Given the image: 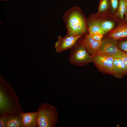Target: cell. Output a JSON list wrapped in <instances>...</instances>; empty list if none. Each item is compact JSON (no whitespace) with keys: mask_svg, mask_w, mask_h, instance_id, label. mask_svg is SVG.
Listing matches in <instances>:
<instances>
[{"mask_svg":"<svg viewBox=\"0 0 127 127\" xmlns=\"http://www.w3.org/2000/svg\"><path fill=\"white\" fill-rule=\"evenodd\" d=\"M117 40L108 37L102 40V45L99 53L113 58H121L126 53L119 48Z\"/></svg>","mask_w":127,"mask_h":127,"instance_id":"obj_6","label":"cell"},{"mask_svg":"<svg viewBox=\"0 0 127 127\" xmlns=\"http://www.w3.org/2000/svg\"><path fill=\"white\" fill-rule=\"evenodd\" d=\"M70 49L69 61L71 64L82 66L93 62L92 56L88 53L81 41L78 40Z\"/></svg>","mask_w":127,"mask_h":127,"instance_id":"obj_4","label":"cell"},{"mask_svg":"<svg viewBox=\"0 0 127 127\" xmlns=\"http://www.w3.org/2000/svg\"><path fill=\"white\" fill-rule=\"evenodd\" d=\"M120 58L123 64L127 67V53H126Z\"/></svg>","mask_w":127,"mask_h":127,"instance_id":"obj_21","label":"cell"},{"mask_svg":"<svg viewBox=\"0 0 127 127\" xmlns=\"http://www.w3.org/2000/svg\"><path fill=\"white\" fill-rule=\"evenodd\" d=\"M108 37L117 40L127 38V24L119 22L116 27L108 32Z\"/></svg>","mask_w":127,"mask_h":127,"instance_id":"obj_10","label":"cell"},{"mask_svg":"<svg viewBox=\"0 0 127 127\" xmlns=\"http://www.w3.org/2000/svg\"><path fill=\"white\" fill-rule=\"evenodd\" d=\"M63 19L67 30L66 36H82L88 31L86 19L78 7L74 6L67 10L63 15Z\"/></svg>","mask_w":127,"mask_h":127,"instance_id":"obj_2","label":"cell"},{"mask_svg":"<svg viewBox=\"0 0 127 127\" xmlns=\"http://www.w3.org/2000/svg\"><path fill=\"white\" fill-rule=\"evenodd\" d=\"M106 12L95 14H90L87 20L92 21L99 25L106 34L114 28L115 22L109 19L104 18Z\"/></svg>","mask_w":127,"mask_h":127,"instance_id":"obj_7","label":"cell"},{"mask_svg":"<svg viewBox=\"0 0 127 127\" xmlns=\"http://www.w3.org/2000/svg\"><path fill=\"white\" fill-rule=\"evenodd\" d=\"M86 22L89 34L91 35L99 34L103 35L106 34L102 28L97 24L86 19Z\"/></svg>","mask_w":127,"mask_h":127,"instance_id":"obj_15","label":"cell"},{"mask_svg":"<svg viewBox=\"0 0 127 127\" xmlns=\"http://www.w3.org/2000/svg\"><path fill=\"white\" fill-rule=\"evenodd\" d=\"M124 15L125 16V17L124 18V22L125 23L127 24V5L124 12Z\"/></svg>","mask_w":127,"mask_h":127,"instance_id":"obj_22","label":"cell"},{"mask_svg":"<svg viewBox=\"0 0 127 127\" xmlns=\"http://www.w3.org/2000/svg\"><path fill=\"white\" fill-rule=\"evenodd\" d=\"M4 0V1H6V0Z\"/></svg>","mask_w":127,"mask_h":127,"instance_id":"obj_23","label":"cell"},{"mask_svg":"<svg viewBox=\"0 0 127 127\" xmlns=\"http://www.w3.org/2000/svg\"><path fill=\"white\" fill-rule=\"evenodd\" d=\"M109 8V0H100L97 13H99L107 11Z\"/></svg>","mask_w":127,"mask_h":127,"instance_id":"obj_16","label":"cell"},{"mask_svg":"<svg viewBox=\"0 0 127 127\" xmlns=\"http://www.w3.org/2000/svg\"><path fill=\"white\" fill-rule=\"evenodd\" d=\"M6 127H23L20 115H8Z\"/></svg>","mask_w":127,"mask_h":127,"instance_id":"obj_14","label":"cell"},{"mask_svg":"<svg viewBox=\"0 0 127 127\" xmlns=\"http://www.w3.org/2000/svg\"><path fill=\"white\" fill-rule=\"evenodd\" d=\"M20 115L23 127L37 126L36 112H24Z\"/></svg>","mask_w":127,"mask_h":127,"instance_id":"obj_12","label":"cell"},{"mask_svg":"<svg viewBox=\"0 0 127 127\" xmlns=\"http://www.w3.org/2000/svg\"><path fill=\"white\" fill-rule=\"evenodd\" d=\"M95 41L98 42H101L103 35L99 34H95L91 35Z\"/></svg>","mask_w":127,"mask_h":127,"instance_id":"obj_20","label":"cell"},{"mask_svg":"<svg viewBox=\"0 0 127 127\" xmlns=\"http://www.w3.org/2000/svg\"><path fill=\"white\" fill-rule=\"evenodd\" d=\"M92 56L93 63L100 71L104 74L112 75L114 58L99 53Z\"/></svg>","mask_w":127,"mask_h":127,"instance_id":"obj_5","label":"cell"},{"mask_svg":"<svg viewBox=\"0 0 127 127\" xmlns=\"http://www.w3.org/2000/svg\"><path fill=\"white\" fill-rule=\"evenodd\" d=\"M82 36L77 37L67 36L64 37L59 36L55 45L56 52L61 53L62 52L71 49Z\"/></svg>","mask_w":127,"mask_h":127,"instance_id":"obj_8","label":"cell"},{"mask_svg":"<svg viewBox=\"0 0 127 127\" xmlns=\"http://www.w3.org/2000/svg\"><path fill=\"white\" fill-rule=\"evenodd\" d=\"M37 112L38 127H54L57 122V111L54 106L47 103L41 104Z\"/></svg>","mask_w":127,"mask_h":127,"instance_id":"obj_3","label":"cell"},{"mask_svg":"<svg viewBox=\"0 0 127 127\" xmlns=\"http://www.w3.org/2000/svg\"><path fill=\"white\" fill-rule=\"evenodd\" d=\"M8 119V115H0V127H6Z\"/></svg>","mask_w":127,"mask_h":127,"instance_id":"obj_19","label":"cell"},{"mask_svg":"<svg viewBox=\"0 0 127 127\" xmlns=\"http://www.w3.org/2000/svg\"><path fill=\"white\" fill-rule=\"evenodd\" d=\"M109 7L115 14L118 7L119 0H109Z\"/></svg>","mask_w":127,"mask_h":127,"instance_id":"obj_18","label":"cell"},{"mask_svg":"<svg viewBox=\"0 0 127 127\" xmlns=\"http://www.w3.org/2000/svg\"><path fill=\"white\" fill-rule=\"evenodd\" d=\"M24 112L16 92L0 75V115H21Z\"/></svg>","mask_w":127,"mask_h":127,"instance_id":"obj_1","label":"cell"},{"mask_svg":"<svg viewBox=\"0 0 127 127\" xmlns=\"http://www.w3.org/2000/svg\"><path fill=\"white\" fill-rule=\"evenodd\" d=\"M119 40V42H117L118 47L122 51L127 53V38Z\"/></svg>","mask_w":127,"mask_h":127,"instance_id":"obj_17","label":"cell"},{"mask_svg":"<svg viewBox=\"0 0 127 127\" xmlns=\"http://www.w3.org/2000/svg\"><path fill=\"white\" fill-rule=\"evenodd\" d=\"M112 75L116 78H121L127 75V67L120 58H114Z\"/></svg>","mask_w":127,"mask_h":127,"instance_id":"obj_11","label":"cell"},{"mask_svg":"<svg viewBox=\"0 0 127 127\" xmlns=\"http://www.w3.org/2000/svg\"><path fill=\"white\" fill-rule=\"evenodd\" d=\"M127 5V0H119L117 9L115 14V17L119 22L124 21V14Z\"/></svg>","mask_w":127,"mask_h":127,"instance_id":"obj_13","label":"cell"},{"mask_svg":"<svg viewBox=\"0 0 127 127\" xmlns=\"http://www.w3.org/2000/svg\"><path fill=\"white\" fill-rule=\"evenodd\" d=\"M81 42L87 52L91 55L99 53L102 45V41L99 42L95 41L89 33L85 34L84 39Z\"/></svg>","mask_w":127,"mask_h":127,"instance_id":"obj_9","label":"cell"}]
</instances>
